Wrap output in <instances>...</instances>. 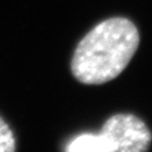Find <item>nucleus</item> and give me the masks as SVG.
Returning <instances> with one entry per match:
<instances>
[{
  "label": "nucleus",
  "mask_w": 152,
  "mask_h": 152,
  "mask_svg": "<svg viewBox=\"0 0 152 152\" xmlns=\"http://www.w3.org/2000/svg\"><path fill=\"white\" fill-rule=\"evenodd\" d=\"M139 44V31L130 19L108 18L96 25L77 45L71 72L86 85L108 82L129 65Z\"/></svg>",
  "instance_id": "f257e3e1"
},
{
  "label": "nucleus",
  "mask_w": 152,
  "mask_h": 152,
  "mask_svg": "<svg viewBox=\"0 0 152 152\" xmlns=\"http://www.w3.org/2000/svg\"><path fill=\"white\" fill-rule=\"evenodd\" d=\"M100 133L110 152H148L152 134L145 123L132 114H116L104 123Z\"/></svg>",
  "instance_id": "f03ea898"
},
{
  "label": "nucleus",
  "mask_w": 152,
  "mask_h": 152,
  "mask_svg": "<svg viewBox=\"0 0 152 152\" xmlns=\"http://www.w3.org/2000/svg\"><path fill=\"white\" fill-rule=\"evenodd\" d=\"M65 152H110V147L102 133H85L73 139Z\"/></svg>",
  "instance_id": "7ed1b4c3"
},
{
  "label": "nucleus",
  "mask_w": 152,
  "mask_h": 152,
  "mask_svg": "<svg viewBox=\"0 0 152 152\" xmlns=\"http://www.w3.org/2000/svg\"><path fill=\"white\" fill-rule=\"evenodd\" d=\"M0 152H16V139L10 126L0 116Z\"/></svg>",
  "instance_id": "20e7f679"
}]
</instances>
